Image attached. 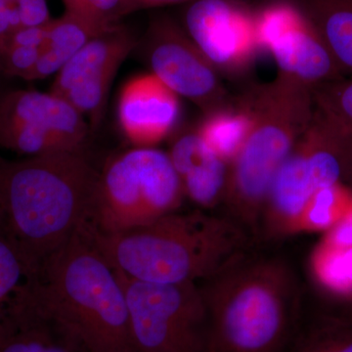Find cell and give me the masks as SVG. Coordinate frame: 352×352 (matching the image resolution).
I'll return each mask as SVG.
<instances>
[{
  "label": "cell",
  "mask_w": 352,
  "mask_h": 352,
  "mask_svg": "<svg viewBox=\"0 0 352 352\" xmlns=\"http://www.w3.org/2000/svg\"><path fill=\"white\" fill-rule=\"evenodd\" d=\"M300 148L293 152L277 171L261 217L271 233L302 230L303 214L316 193Z\"/></svg>",
  "instance_id": "cell-15"
},
{
  "label": "cell",
  "mask_w": 352,
  "mask_h": 352,
  "mask_svg": "<svg viewBox=\"0 0 352 352\" xmlns=\"http://www.w3.org/2000/svg\"><path fill=\"white\" fill-rule=\"evenodd\" d=\"M87 229L116 270L157 284L204 283L252 250L254 239L230 217L201 210L175 212L126 232Z\"/></svg>",
  "instance_id": "cell-4"
},
{
  "label": "cell",
  "mask_w": 352,
  "mask_h": 352,
  "mask_svg": "<svg viewBox=\"0 0 352 352\" xmlns=\"http://www.w3.org/2000/svg\"><path fill=\"white\" fill-rule=\"evenodd\" d=\"M254 19L259 48L272 55L280 74L311 88L346 76L293 0L267 4Z\"/></svg>",
  "instance_id": "cell-10"
},
{
  "label": "cell",
  "mask_w": 352,
  "mask_h": 352,
  "mask_svg": "<svg viewBox=\"0 0 352 352\" xmlns=\"http://www.w3.org/2000/svg\"><path fill=\"white\" fill-rule=\"evenodd\" d=\"M315 104L352 126V76L312 88Z\"/></svg>",
  "instance_id": "cell-25"
},
{
  "label": "cell",
  "mask_w": 352,
  "mask_h": 352,
  "mask_svg": "<svg viewBox=\"0 0 352 352\" xmlns=\"http://www.w3.org/2000/svg\"><path fill=\"white\" fill-rule=\"evenodd\" d=\"M143 54L152 74L178 96L193 102L205 115L233 101L217 69L170 18L162 16L152 21Z\"/></svg>",
  "instance_id": "cell-9"
},
{
  "label": "cell",
  "mask_w": 352,
  "mask_h": 352,
  "mask_svg": "<svg viewBox=\"0 0 352 352\" xmlns=\"http://www.w3.org/2000/svg\"><path fill=\"white\" fill-rule=\"evenodd\" d=\"M184 196L168 153L136 147L98 173L85 224L102 235L126 232L177 212Z\"/></svg>",
  "instance_id": "cell-6"
},
{
  "label": "cell",
  "mask_w": 352,
  "mask_h": 352,
  "mask_svg": "<svg viewBox=\"0 0 352 352\" xmlns=\"http://www.w3.org/2000/svg\"><path fill=\"white\" fill-rule=\"evenodd\" d=\"M187 1H190V0H127V4H129L131 13H133L138 10H142V9L173 6V4L184 3Z\"/></svg>",
  "instance_id": "cell-30"
},
{
  "label": "cell",
  "mask_w": 352,
  "mask_h": 352,
  "mask_svg": "<svg viewBox=\"0 0 352 352\" xmlns=\"http://www.w3.org/2000/svg\"><path fill=\"white\" fill-rule=\"evenodd\" d=\"M315 287L325 298L320 316L352 323V248L319 243L311 258Z\"/></svg>",
  "instance_id": "cell-17"
},
{
  "label": "cell",
  "mask_w": 352,
  "mask_h": 352,
  "mask_svg": "<svg viewBox=\"0 0 352 352\" xmlns=\"http://www.w3.org/2000/svg\"><path fill=\"white\" fill-rule=\"evenodd\" d=\"M184 25L197 47L226 76L244 75L261 51L254 13L237 0H194Z\"/></svg>",
  "instance_id": "cell-12"
},
{
  "label": "cell",
  "mask_w": 352,
  "mask_h": 352,
  "mask_svg": "<svg viewBox=\"0 0 352 352\" xmlns=\"http://www.w3.org/2000/svg\"><path fill=\"white\" fill-rule=\"evenodd\" d=\"M90 126L68 102L36 90H13L0 99V147L28 157L80 152Z\"/></svg>",
  "instance_id": "cell-8"
},
{
  "label": "cell",
  "mask_w": 352,
  "mask_h": 352,
  "mask_svg": "<svg viewBox=\"0 0 352 352\" xmlns=\"http://www.w3.org/2000/svg\"><path fill=\"white\" fill-rule=\"evenodd\" d=\"M34 274L17 248L0 232V329L24 300Z\"/></svg>",
  "instance_id": "cell-21"
},
{
  "label": "cell",
  "mask_w": 352,
  "mask_h": 352,
  "mask_svg": "<svg viewBox=\"0 0 352 352\" xmlns=\"http://www.w3.org/2000/svg\"><path fill=\"white\" fill-rule=\"evenodd\" d=\"M67 12L76 14L104 28L120 24L131 14L127 0H63Z\"/></svg>",
  "instance_id": "cell-24"
},
{
  "label": "cell",
  "mask_w": 352,
  "mask_h": 352,
  "mask_svg": "<svg viewBox=\"0 0 352 352\" xmlns=\"http://www.w3.org/2000/svg\"><path fill=\"white\" fill-rule=\"evenodd\" d=\"M0 352H85L38 307L32 289L0 330Z\"/></svg>",
  "instance_id": "cell-16"
},
{
  "label": "cell",
  "mask_w": 352,
  "mask_h": 352,
  "mask_svg": "<svg viewBox=\"0 0 352 352\" xmlns=\"http://www.w3.org/2000/svg\"><path fill=\"white\" fill-rule=\"evenodd\" d=\"M321 243L340 249L352 248V210L335 226L329 229Z\"/></svg>",
  "instance_id": "cell-29"
},
{
  "label": "cell",
  "mask_w": 352,
  "mask_h": 352,
  "mask_svg": "<svg viewBox=\"0 0 352 352\" xmlns=\"http://www.w3.org/2000/svg\"><path fill=\"white\" fill-rule=\"evenodd\" d=\"M251 127V110L242 94L226 107L206 113L196 129L208 147L230 166L244 146Z\"/></svg>",
  "instance_id": "cell-20"
},
{
  "label": "cell",
  "mask_w": 352,
  "mask_h": 352,
  "mask_svg": "<svg viewBox=\"0 0 352 352\" xmlns=\"http://www.w3.org/2000/svg\"><path fill=\"white\" fill-rule=\"evenodd\" d=\"M109 29L65 11L61 17L48 23L41 57L28 80L56 75L88 41Z\"/></svg>",
  "instance_id": "cell-18"
},
{
  "label": "cell",
  "mask_w": 352,
  "mask_h": 352,
  "mask_svg": "<svg viewBox=\"0 0 352 352\" xmlns=\"http://www.w3.org/2000/svg\"><path fill=\"white\" fill-rule=\"evenodd\" d=\"M0 72H2V71H1V67H0Z\"/></svg>",
  "instance_id": "cell-32"
},
{
  "label": "cell",
  "mask_w": 352,
  "mask_h": 352,
  "mask_svg": "<svg viewBox=\"0 0 352 352\" xmlns=\"http://www.w3.org/2000/svg\"><path fill=\"white\" fill-rule=\"evenodd\" d=\"M119 273L136 352H208L200 284H157Z\"/></svg>",
  "instance_id": "cell-7"
},
{
  "label": "cell",
  "mask_w": 352,
  "mask_h": 352,
  "mask_svg": "<svg viewBox=\"0 0 352 352\" xmlns=\"http://www.w3.org/2000/svg\"><path fill=\"white\" fill-rule=\"evenodd\" d=\"M17 11L20 29L39 27L52 20L46 0H17Z\"/></svg>",
  "instance_id": "cell-27"
},
{
  "label": "cell",
  "mask_w": 352,
  "mask_h": 352,
  "mask_svg": "<svg viewBox=\"0 0 352 352\" xmlns=\"http://www.w3.org/2000/svg\"><path fill=\"white\" fill-rule=\"evenodd\" d=\"M346 185L347 186V188H349V193H351V204H352V175H351V177H349V179L347 180Z\"/></svg>",
  "instance_id": "cell-31"
},
{
  "label": "cell",
  "mask_w": 352,
  "mask_h": 352,
  "mask_svg": "<svg viewBox=\"0 0 352 352\" xmlns=\"http://www.w3.org/2000/svg\"><path fill=\"white\" fill-rule=\"evenodd\" d=\"M284 352H352V323L319 317L300 329Z\"/></svg>",
  "instance_id": "cell-22"
},
{
  "label": "cell",
  "mask_w": 352,
  "mask_h": 352,
  "mask_svg": "<svg viewBox=\"0 0 352 352\" xmlns=\"http://www.w3.org/2000/svg\"><path fill=\"white\" fill-rule=\"evenodd\" d=\"M200 286L208 352H284L300 331L302 289L284 258L252 249Z\"/></svg>",
  "instance_id": "cell-1"
},
{
  "label": "cell",
  "mask_w": 352,
  "mask_h": 352,
  "mask_svg": "<svg viewBox=\"0 0 352 352\" xmlns=\"http://www.w3.org/2000/svg\"><path fill=\"white\" fill-rule=\"evenodd\" d=\"M20 30L17 0H0V52L14 32Z\"/></svg>",
  "instance_id": "cell-28"
},
{
  "label": "cell",
  "mask_w": 352,
  "mask_h": 352,
  "mask_svg": "<svg viewBox=\"0 0 352 352\" xmlns=\"http://www.w3.org/2000/svg\"><path fill=\"white\" fill-rule=\"evenodd\" d=\"M180 110L179 96L150 72L124 83L118 101V120L132 144L155 147L170 135Z\"/></svg>",
  "instance_id": "cell-13"
},
{
  "label": "cell",
  "mask_w": 352,
  "mask_h": 352,
  "mask_svg": "<svg viewBox=\"0 0 352 352\" xmlns=\"http://www.w3.org/2000/svg\"><path fill=\"white\" fill-rule=\"evenodd\" d=\"M168 154L185 196L205 208L221 203L230 166L208 147L196 127L178 133Z\"/></svg>",
  "instance_id": "cell-14"
},
{
  "label": "cell",
  "mask_w": 352,
  "mask_h": 352,
  "mask_svg": "<svg viewBox=\"0 0 352 352\" xmlns=\"http://www.w3.org/2000/svg\"><path fill=\"white\" fill-rule=\"evenodd\" d=\"M38 307L85 352H136L119 273L82 224L32 276Z\"/></svg>",
  "instance_id": "cell-3"
},
{
  "label": "cell",
  "mask_w": 352,
  "mask_h": 352,
  "mask_svg": "<svg viewBox=\"0 0 352 352\" xmlns=\"http://www.w3.org/2000/svg\"><path fill=\"white\" fill-rule=\"evenodd\" d=\"M98 173L82 151L0 162V232L34 273L87 219Z\"/></svg>",
  "instance_id": "cell-2"
},
{
  "label": "cell",
  "mask_w": 352,
  "mask_h": 352,
  "mask_svg": "<svg viewBox=\"0 0 352 352\" xmlns=\"http://www.w3.org/2000/svg\"><path fill=\"white\" fill-rule=\"evenodd\" d=\"M41 46L8 43L0 52V67L7 76L28 80L41 57Z\"/></svg>",
  "instance_id": "cell-26"
},
{
  "label": "cell",
  "mask_w": 352,
  "mask_h": 352,
  "mask_svg": "<svg viewBox=\"0 0 352 352\" xmlns=\"http://www.w3.org/2000/svg\"><path fill=\"white\" fill-rule=\"evenodd\" d=\"M351 210V193L346 184L318 190L303 214L302 230L328 231Z\"/></svg>",
  "instance_id": "cell-23"
},
{
  "label": "cell",
  "mask_w": 352,
  "mask_h": 352,
  "mask_svg": "<svg viewBox=\"0 0 352 352\" xmlns=\"http://www.w3.org/2000/svg\"><path fill=\"white\" fill-rule=\"evenodd\" d=\"M346 76L352 75V0H293Z\"/></svg>",
  "instance_id": "cell-19"
},
{
  "label": "cell",
  "mask_w": 352,
  "mask_h": 352,
  "mask_svg": "<svg viewBox=\"0 0 352 352\" xmlns=\"http://www.w3.org/2000/svg\"><path fill=\"white\" fill-rule=\"evenodd\" d=\"M252 127L229 170L224 215L256 235L277 171L307 131L315 110L312 88L278 73L271 82L244 92Z\"/></svg>",
  "instance_id": "cell-5"
},
{
  "label": "cell",
  "mask_w": 352,
  "mask_h": 352,
  "mask_svg": "<svg viewBox=\"0 0 352 352\" xmlns=\"http://www.w3.org/2000/svg\"><path fill=\"white\" fill-rule=\"evenodd\" d=\"M136 46L138 41L129 29L113 25L88 41L58 72L51 94L82 113L90 129L99 126L113 78Z\"/></svg>",
  "instance_id": "cell-11"
}]
</instances>
